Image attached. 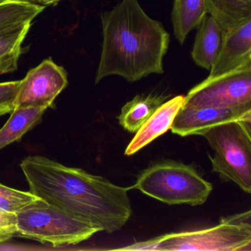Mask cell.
Instances as JSON below:
<instances>
[{
	"mask_svg": "<svg viewBox=\"0 0 251 251\" xmlns=\"http://www.w3.org/2000/svg\"><path fill=\"white\" fill-rule=\"evenodd\" d=\"M20 167L31 193L100 231H117L131 217V188L40 155L27 157Z\"/></svg>",
	"mask_w": 251,
	"mask_h": 251,
	"instance_id": "cell-1",
	"label": "cell"
},
{
	"mask_svg": "<svg viewBox=\"0 0 251 251\" xmlns=\"http://www.w3.org/2000/svg\"><path fill=\"white\" fill-rule=\"evenodd\" d=\"M101 20L103 42L95 83L111 75L133 83L164 73L170 34L162 23L144 11L138 0H123L102 13Z\"/></svg>",
	"mask_w": 251,
	"mask_h": 251,
	"instance_id": "cell-2",
	"label": "cell"
},
{
	"mask_svg": "<svg viewBox=\"0 0 251 251\" xmlns=\"http://www.w3.org/2000/svg\"><path fill=\"white\" fill-rule=\"evenodd\" d=\"M251 211L222 217L214 227L166 233L122 251H251Z\"/></svg>",
	"mask_w": 251,
	"mask_h": 251,
	"instance_id": "cell-3",
	"label": "cell"
},
{
	"mask_svg": "<svg viewBox=\"0 0 251 251\" xmlns=\"http://www.w3.org/2000/svg\"><path fill=\"white\" fill-rule=\"evenodd\" d=\"M133 189L169 205H200L212 192L194 167L174 161L152 164L138 176Z\"/></svg>",
	"mask_w": 251,
	"mask_h": 251,
	"instance_id": "cell-4",
	"label": "cell"
},
{
	"mask_svg": "<svg viewBox=\"0 0 251 251\" xmlns=\"http://www.w3.org/2000/svg\"><path fill=\"white\" fill-rule=\"evenodd\" d=\"M17 236L54 248L77 245L100 231L89 222L77 218L43 200L17 213Z\"/></svg>",
	"mask_w": 251,
	"mask_h": 251,
	"instance_id": "cell-5",
	"label": "cell"
},
{
	"mask_svg": "<svg viewBox=\"0 0 251 251\" xmlns=\"http://www.w3.org/2000/svg\"><path fill=\"white\" fill-rule=\"evenodd\" d=\"M251 120L228 122L202 135L214 154L212 170L224 181H233L251 193Z\"/></svg>",
	"mask_w": 251,
	"mask_h": 251,
	"instance_id": "cell-6",
	"label": "cell"
},
{
	"mask_svg": "<svg viewBox=\"0 0 251 251\" xmlns=\"http://www.w3.org/2000/svg\"><path fill=\"white\" fill-rule=\"evenodd\" d=\"M251 105V64L209 77L184 97L186 108H230Z\"/></svg>",
	"mask_w": 251,
	"mask_h": 251,
	"instance_id": "cell-7",
	"label": "cell"
},
{
	"mask_svg": "<svg viewBox=\"0 0 251 251\" xmlns=\"http://www.w3.org/2000/svg\"><path fill=\"white\" fill-rule=\"evenodd\" d=\"M68 84L67 73L51 58L42 61L20 80L14 108L52 106Z\"/></svg>",
	"mask_w": 251,
	"mask_h": 251,
	"instance_id": "cell-8",
	"label": "cell"
},
{
	"mask_svg": "<svg viewBox=\"0 0 251 251\" xmlns=\"http://www.w3.org/2000/svg\"><path fill=\"white\" fill-rule=\"evenodd\" d=\"M251 120V105L230 108H186L182 106L172 125L174 134L202 136L214 126L236 120Z\"/></svg>",
	"mask_w": 251,
	"mask_h": 251,
	"instance_id": "cell-9",
	"label": "cell"
},
{
	"mask_svg": "<svg viewBox=\"0 0 251 251\" xmlns=\"http://www.w3.org/2000/svg\"><path fill=\"white\" fill-rule=\"evenodd\" d=\"M251 64V19L225 30L223 44L209 77L220 75Z\"/></svg>",
	"mask_w": 251,
	"mask_h": 251,
	"instance_id": "cell-10",
	"label": "cell"
},
{
	"mask_svg": "<svg viewBox=\"0 0 251 251\" xmlns=\"http://www.w3.org/2000/svg\"><path fill=\"white\" fill-rule=\"evenodd\" d=\"M184 102V96L178 95L166 101L137 130L127 145L125 155H131L171 129L172 125Z\"/></svg>",
	"mask_w": 251,
	"mask_h": 251,
	"instance_id": "cell-11",
	"label": "cell"
},
{
	"mask_svg": "<svg viewBox=\"0 0 251 251\" xmlns=\"http://www.w3.org/2000/svg\"><path fill=\"white\" fill-rule=\"evenodd\" d=\"M224 29L218 22L210 16H205L198 27L192 51V58L198 67L211 70L220 52Z\"/></svg>",
	"mask_w": 251,
	"mask_h": 251,
	"instance_id": "cell-12",
	"label": "cell"
},
{
	"mask_svg": "<svg viewBox=\"0 0 251 251\" xmlns=\"http://www.w3.org/2000/svg\"><path fill=\"white\" fill-rule=\"evenodd\" d=\"M167 98L158 94L136 95L122 108L119 123L127 131L136 133Z\"/></svg>",
	"mask_w": 251,
	"mask_h": 251,
	"instance_id": "cell-13",
	"label": "cell"
},
{
	"mask_svg": "<svg viewBox=\"0 0 251 251\" xmlns=\"http://www.w3.org/2000/svg\"><path fill=\"white\" fill-rule=\"evenodd\" d=\"M31 25L27 21L0 29V75L17 70L22 45Z\"/></svg>",
	"mask_w": 251,
	"mask_h": 251,
	"instance_id": "cell-14",
	"label": "cell"
},
{
	"mask_svg": "<svg viewBox=\"0 0 251 251\" xmlns=\"http://www.w3.org/2000/svg\"><path fill=\"white\" fill-rule=\"evenodd\" d=\"M208 14L205 0H174L172 23L176 39L183 45L188 34L197 28Z\"/></svg>",
	"mask_w": 251,
	"mask_h": 251,
	"instance_id": "cell-15",
	"label": "cell"
},
{
	"mask_svg": "<svg viewBox=\"0 0 251 251\" xmlns=\"http://www.w3.org/2000/svg\"><path fill=\"white\" fill-rule=\"evenodd\" d=\"M47 109L45 107L14 108L9 120L0 129V150L20 141L40 122Z\"/></svg>",
	"mask_w": 251,
	"mask_h": 251,
	"instance_id": "cell-16",
	"label": "cell"
},
{
	"mask_svg": "<svg viewBox=\"0 0 251 251\" xmlns=\"http://www.w3.org/2000/svg\"><path fill=\"white\" fill-rule=\"evenodd\" d=\"M208 14L224 30L251 19V0H205Z\"/></svg>",
	"mask_w": 251,
	"mask_h": 251,
	"instance_id": "cell-17",
	"label": "cell"
},
{
	"mask_svg": "<svg viewBox=\"0 0 251 251\" xmlns=\"http://www.w3.org/2000/svg\"><path fill=\"white\" fill-rule=\"evenodd\" d=\"M45 7L25 0H5L0 3V29L33 21Z\"/></svg>",
	"mask_w": 251,
	"mask_h": 251,
	"instance_id": "cell-18",
	"label": "cell"
},
{
	"mask_svg": "<svg viewBox=\"0 0 251 251\" xmlns=\"http://www.w3.org/2000/svg\"><path fill=\"white\" fill-rule=\"evenodd\" d=\"M38 197L30 192H23L0 183V210L17 214L33 203Z\"/></svg>",
	"mask_w": 251,
	"mask_h": 251,
	"instance_id": "cell-19",
	"label": "cell"
},
{
	"mask_svg": "<svg viewBox=\"0 0 251 251\" xmlns=\"http://www.w3.org/2000/svg\"><path fill=\"white\" fill-rule=\"evenodd\" d=\"M20 80L0 83V117L11 114L14 109V102Z\"/></svg>",
	"mask_w": 251,
	"mask_h": 251,
	"instance_id": "cell-20",
	"label": "cell"
},
{
	"mask_svg": "<svg viewBox=\"0 0 251 251\" xmlns=\"http://www.w3.org/2000/svg\"><path fill=\"white\" fill-rule=\"evenodd\" d=\"M17 214L0 210V243L17 237Z\"/></svg>",
	"mask_w": 251,
	"mask_h": 251,
	"instance_id": "cell-21",
	"label": "cell"
},
{
	"mask_svg": "<svg viewBox=\"0 0 251 251\" xmlns=\"http://www.w3.org/2000/svg\"><path fill=\"white\" fill-rule=\"evenodd\" d=\"M39 2H42L43 5H55V4L58 3L61 0H38Z\"/></svg>",
	"mask_w": 251,
	"mask_h": 251,
	"instance_id": "cell-22",
	"label": "cell"
},
{
	"mask_svg": "<svg viewBox=\"0 0 251 251\" xmlns=\"http://www.w3.org/2000/svg\"><path fill=\"white\" fill-rule=\"evenodd\" d=\"M4 1H5V0H0V3H1V2H4Z\"/></svg>",
	"mask_w": 251,
	"mask_h": 251,
	"instance_id": "cell-23",
	"label": "cell"
}]
</instances>
